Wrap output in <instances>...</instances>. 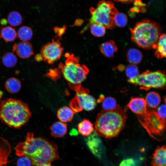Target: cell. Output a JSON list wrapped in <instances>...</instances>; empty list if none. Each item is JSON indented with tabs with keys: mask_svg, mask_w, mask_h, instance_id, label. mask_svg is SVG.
<instances>
[{
	"mask_svg": "<svg viewBox=\"0 0 166 166\" xmlns=\"http://www.w3.org/2000/svg\"><path fill=\"white\" fill-rule=\"evenodd\" d=\"M115 2H120L124 3L134 2L135 6H138L140 8H142L145 10V5L143 4L141 0H113Z\"/></svg>",
	"mask_w": 166,
	"mask_h": 166,
	"instance_id": "cell-34",
	"label": "cell"
},
{
	"mask_svg": "<svg viewBox=\"0 0 166 166\" xmlns=\"http://www.w3.org/2000/svg\"><path fill=\"white\" fill-rule=\"evenodd\" d=\"M17 36L21 40L24 42H28L33 37V31L29 27L23 26L18 29Z\"/></svg>",
	"mask_w": 166,
	"mask_h": 166,
	"instance_id": "cell-25",
	"label": "cell"
},
{
	"mask_svg": "<svg viewBox=\"0 0 166 166\" xmlns=\"http://www.w3.org/2000/svg\"><path fill=\"white\" fill-rule=\"evenodd\" d=\"M125 74L128 79L135 78L139 74L138 68L136 65L130 64L126 67L125 70Z\"/></svg>",
	"mask_w": 166,
	"mask_h": 166,
	"instance_id": "cell-30",
	"label": "cell"
},
{
	"mask_svg": "<svg viewBox=\"0 0 166 166\" xmlns=\"http://www.w3.org/2000/svg\"><path fill=\"white\" fill-rule=\"evenodd\" d=\"M152 166H166V146H158L152 158Z\"/></svg>",
	"mask_w": 166,
	"mask_h": 166,
	"instance_id": "cell-14",
	"label": "cell"
},
{
	"mask_svg": "<svg viewBox=\"0 0 166 166\" xmlns=\"http://www.w3.org/2000/svg\"><path fill=\"white\" fill-rule=\"evenodd\" d=\"M119 166H137L135 160L132 158L124 159L120 164Z\"/></svg>",
	"mask_w": 166,
	"mask_h": 166,
	"instance_id": "cell-35",
	"label": "cell"
},
{
	"mask_svg": "<svg viewBox=\"0 0 166 166\" xmlns=\"http://www.w3.org/2000/svg\"><path fill=\"white\" fill-rule=\"evenodd\" d=\"M90 12L91 17L89 22L91 25L98 24L111 30L115 28L114 18L119 12L112 2L101 0L96 8H91Z\"/></svg>",
	"mask_w": 166,
	"mask_h": 166,
	"instance_id": "cell-7",
	"label": "cell"
},
{
	"mask_svg": "<svg viewBox=\"0 0 166 166\" xmlns=\"http://www.w3.org/2000/svg\"><path fill=\"white\" fill-rule=\"evenodd\" d=\"M127 118L125 110L119 105L112 110H102L96 118L94 131L105 138L116 137L124 128Z\"/></svg>",
	"mask_w": 166,
	"mask_h": 166,
	"instance_id": "cell-2",
	"label": "cell"
},
{
	"mask_svg": "<svg viewBox=\"0 0 166 166\" xmlns=\"http://www.w3.org/2000/svg\"><path fill=\"white\" fill-rule=\"evenodd\" d=\"M126 56L128 61L130 64L135 65L140 63L142 59L141 53L135 48L129 49L127 51Z\"/></svg>",
	"mask_w": 166,
	"mask_h": 166,
	"instance_id": "cell-24",
	"label": "cell"
},
{
	"mask_svg": "<svg viewBox=\"0 0 166 166\" xmlns=\"http://www.w3.org/2000/svg\"><path fill=\"white\" fill-rule=\"evenodd\" d=\"M5 88L10 93H14L18 92L21 88V83L18 79L12 77L8 79L5 83Z\"/></svg>",
	"mask_w": 166,
	"mask_h": 166,
	"instance_id": "cell-23",
	"label": "cell"
},
{
	"mask_svg": "<svg viewBox=\"0 0 166 166\" xmlns=\"http://www.w3.org/2000/svg\"><path fill=\"white\" fill-rule=\"evenodd\" d=\"M131 39L138 46L145 49H155L161 34L160 26L156 22L144 19L130 29Z\"/></svg>",
	"mask_w": 166,
	"mask_h": 166,
	"instance_id": "cell-4",
	"label": "cell"
},
{
	"mask_svg": "<svg viewBox=\"0 0 166 166\" xmlns=\"http://www.w3.org/2000/svg\"><path fill=\"white\" fill-rule=\"evenodd\" d=\"M50 129L52 136L60 138L63 137L66 133L67 127L65 123L59 121L53 123L50 126Z\"/></svg>",
	"mask_w": 166,
	"mask_h": 166,
	"instance_id": "cell-17",
	"label": "cell"
},
{
	"mask_svg": "<svg viewBox=\"0 0 166 166\" xmlns=\"http://www.w3.org/2000/svg\"><path fill=\"white\" fill-rule=\"evenodd\" d=\"M63 51L59 40L53 39L51 42L42 46L40 53L45 62L52 64L60 58Z\"/></svg>",
	"mask_w": 166,
	"mask_h": 166,
	"instance_id": "cell-10",
	"label": "cell"
},
{
	"mask_svg": "<svg viewBox=\"0 0 166 166\" xmlns=\"http://www.w3.org/2000/svg\"><path fill=\"white\" fill-rule=\"evenodd\" d=\"M78 132L83 136H88L94 131L93 125L88 120L84 119L77 125Z\"/></svg>",
	"mask_w": 166,
	"mask_h": 166,
	"instance_id": "cell-22",
	"label": "cell"
},
{
	"mask_svg": "<svg viewBox=\"0 0 166 166\" xmlns=\"http://www.w3.org/2000/svg\"><path fill=\"white\" fill-rule=\"evenodd\" d=\"M38 166H53L51 165L50 164H44L42 165H39Z\"/></svg>",
	"mask_w": 166,
	"mask_h": 166,
	"instance_id": "cell-37",
	"label": "cell"
},
{
	"mask_svg": "<svg viewBox=\"0 0 166 166\" xmlns=\"http://www.w3.org/2000/svg\"><path fill=\"white\" fill-rule=\"evenodd\" d=\"M127 106L137 115L144 113L148 109L145 100L141 97H132Z\"/></svg>",
	"mask_w": 166,
	"mask_h": 166,
	"instance_id": "cell-13",
	"label": "cell"
},
{
	"mask_svg": "<svg viewBox=\"0 0 166 166\" xmlns=\"http://www.w3.org/2000/svg\"><path fill=\"white\" fill-rule=\"evenodd\" d=\"M17 61L16 56L11 52H7L5 53L2 58L3 64L8 68H12L14 66L16 65Z\"/></svg>",
	"mask_w": 166,
	"mask_h": 166,
	"instance_id": "cell-26",
	"label": "cell"
},
{
	"mask_svg": "<svg viewBox=\"0 0 166 166\" xmlns=\"http://www.w3.org/2000/svg\"><path fill=\"white\" fill-rule=\"evenodd\" d=\"M161 100L160 97L158 93L152 91L147 94L145 101L147 107L156 109L160 103Z\"/></svg>",
	"mask_w": 166,
	"mask_h": 166,
	"instance_id": "cell-21",
	"label": "cell"
},
{
	"mask_svg": "<svg viewBox=\"0 0 166 166\" xmlns=\"http://www.w3.org/2000/svg\"><path fill=\"white\" fill-rule=\"evenodd\" d=\"M95 131L85 139L86 144L92 153L97 157L101 159L104 152L102 141Z\"/></svg>",
	"mask_w": 166,
	"mask_h": 166,
	"instance_id": "cell-11",
	"label": "cell"
},
{
	"mask_svg": "<svg viewBox=\"0 0 166 166\" xmlns=\"http://www.w3.org/2000/svg\"><path fill=\"white\" fill-rule=\"evenodd\" d=\"M89 93V89L82 86L76 91L75 95L69 103L70 106L74 113L83 110L90 111L95 109L96 101L95 99Z\"/></svg>",
	"mask_w": 166,
	"mask_h": 166,
	"instance_id": "cell-9",
	"label": "cell"
},
{
	"mask_svg": "<svg viewBox=\"0 0 166 166\" xmlns=\"http://www.w3.org/2000/svg\"><path fill=\"white\" fill-rule=\"evenodd\" d=\"M155 55L158 58H166V34H163L159 37Z\"/></svg>",
	"mask_w": 166,
	"mask_h": 166,
	"instance_id": "cell-19",
	"label": "cell"
},
{
	"mask_svg": "<svg viewBox=\"0 0 166 166\" xmlns=\"http://www.w3.org/2000/svg\"><path fill=\"white\" fill-rule=\"evenodd\" d=\"M100 49L101 53L108 58L113 57L118 50L116 44L113 40H110L102 43L100 46Z\"/></svg>",
	"mask_w": 166,
	"mask_h": 166,
	"instance_id": "cell-16",
	"label": "cell"
},
{
	"mask_svg": "<svg viewBox=\"0 0 166 166\" xmlns=\"http://www.w3.org/2000/svg\"><path fill=\"white\" fill-rule=\"evenodd\" d=\"M101 102L102 108L105 110L113 109L118 105L115 99L111 97H105Z\"/></svg>",
	"mask_w": 166,
	"mask_h": 166,
	"instance_id": "cell-29",
	"label": "cell"
},
{
	"mask_svg": "<svg viewBox=\"0 0 166 166\" xmlns=\"http://www.w3.org/2000/svg\"><path fill=\"white\" fill-rule=\"evenodd\" d=\"M114 22L115 26L122 27L125 26L128 23L127 16L122 13L118 12L114 18Z\"/></svg>",
	"mask_w": 166,
	"mask_h": 166,
	"instance_id": "cell-31",
	"label": "cell"
},
{
	"mask_svg": "<svg viewBox=\"0 0 166 166\" xmlns=\"http://www.w3.org/2000/svg\"><path fill=\"white\" fill-rule=\"evenodd\" d=\"M2 95H3L2 92V91H0V101H1V99L2 98Z\"/></svg>",
	"mask_w": 166,
	"mask_h": 166,
	"instance_id": "cell-38",
	"label": "cell"
},
{
	"mask_svg": "<svg viewBox=\"0 0 166 166\" xmlns=\"http://www.w3.org/2000/svg\"><path fill=\"white\" fill-rule=\"evenodd\" d=\"M12 50L18 57L23 59L29 58L34 53L32 45L28 42L22 41L15 43Z\"/></svg>",
	"mask_w": 166,
	"mask_h": 166,
	"instance_id": "cell-12",
	"label": "cell"
},
{
	"mask_svg": "<svg viewBox=\"0 0 166 166\" xmlns=\"http://www.w3.org/2000/svg\"><path fill=\"white\" fill-rule=\"evenodd\" d=\"M128 81L146 91L152 88L166 89V73L162 71H146L133 79H128Z\"/></svg>",
	"mask_w": 166,
	"mask_h": 166,
	"instance_id": "cell-8",
	"label": "cell"
},
{
	"mask_svg": "<svg viewBox=\"0 0 166 166\" xmlns=\"http://www.w3.org/2000/svg\"><path fill=\"white\" fill-rule=\"evenodd\" d=\"M74 113L71 108L64 106L58 110L57 116L60 121L65 123L69 122L72 120Z\"/></svg>",
	"mask_w": 166,
	"mask_h": 166,
	"instance_id": "cell-20",
	"label": "cell"
},
{
	"mask_svg": "<svg viewBox=\"0 0 166 166\" xmlns=\"http://www.w3.org/2000/svg\"><path fill=\"white\" fill-rule=\"evenodd\" d=\"M11 147L8 141L0 137V166H7Z\"/></svg>",
	"mask_w": 166,
	"mask_h": 166,
	"instance_id": "cell-15",
	"label": "cell"
},
{
	"mask_svg": "<svg viewBox=\"0 0 166 166\" xmlns=\"http://www.w3.org/2000/svg\"><path fill=\"white\" fill-rule=\"evenodd\" d=\"M17 164V166H31L32 163L29 157L22 156L18 158Z\"/></svg>",
	"mask_w": 166,
	"mask_h": 166,
	"instance_id": "cell-33",
	"label": "cell"
},
{
	"mask_svg": "<svg viewBox=\"0 0 166 166\" xmlns=\"http://www.w3.org/2000/svg\"><path fill=\"white\" fill-rule=\"evenodd\" d=\"M7 20L10 26L16 27L22 23V19L21 15L19 12L16 11H12L9 14Z\"/></svg>",
	"mask_w": 166,
	"mask_h": 166,
	"instance_id": "cell-27",
	"label": "cell"
},
{
	"mask_svg": "<svg viewBox=\"0 0 166 166\" xmlns=\"http://www.w3.org/2000/svg\"><path fill=\"white\" fill-rule=\"evenodd\" d=\"M138 120L150 136L158 141L166 138V119L160 117L154 109L137 115Z\"/></svg>",
	"mask_w": 166,
	"mask_h": 166,
	"instance_id": "cell-6",
	"label": "cell"
},
{
	"mask_svg": "<svg viewBox=\"0 0 166 166\" xmlns=\"http://www.w3.org/2000/svg\"><path fill=\"white\" fill-rule=\"evenodd\" d=\"M61 73V69L58 67L50 69L45 76L56 81L60 77Z\"/></svg>",
	"mask_w": 166,
	"mask_h": 166,
	"instance_id": "cell-32",
	"label": "cell"
},
{
	"mask_svg": "<svg viewBox=\"0 0 166 166\" xmlns=\"http://www.w3.org/2000/svg\"><path fill=\"white\" fill-rule=\"evenodd\" d=\"M17 32L13 28L10 26L2 27L0 31V38L6 43L14 41L17 38Z\"/></svg>",
	"mask_w": 166,
	"mask_h": 166,
	"instance_id": "cell-18",
	"label": "cell"
},
{
	"mask_svg": "<svg viewBox=\"0 0 166 166\" xmlns=\"http://www.w3.org/2000/svg\"><path fill=\"white\" fill-rule=\"evenodd\" d=\"M58 67L70 88L76 91L80 89L89 72L86 65L80 64L78 58L73 54L69 55L65 63H60Z\"/></svg>",
	"mask_w": 166,
	"mask_h": 166,
	"instance_id": "cell-5",
	"label": "cell"
},
{
	"mask_svg": "<svg viewBox=\"0 0 166 166\" xmlns=\"http://www.w3.org/2000/svg\"><path fill=\"white\" fill-rule=\"evenodd\" d=\"M28 105L12 98H7L0 103V120L10 127L19 128L26 124L31 117Z\"/></svg>",
	"mask_w": 166,
	"mask_h": 166,
	"instance_id": "cell-3",
	"label": "cell"
},
{
	"mask_svg": "<svg viewBox=\"0 0 166 166\" xmlns=\"http://www.w3.org/2000/svg\"><path fill=\"white\" fill-rule=\"evenodd\" d=\"M156 112L160 117L166 119V104H163L160 106Z\"/></svg>",
	"mask_w": 166,
	"mask_h": 166,
	"instance_id": "cell-36",
	"label": "cell"
},
{
	"mask_svg": "<svg viewBox=\"0 0 166 166\" xmlns=\"http://www.w3.org/2000/svg\"><path fill=\"white\" fill-rule=\"evenodd\" d=\"M15 150L18 156L29 157L34 166L50 164L59 159L56 144L43 137H34L32 132L27 133L25 141L18 144Z\"/></svg>",
	"mask_w": 166,
	"mask_h": 166,
	"instance_id": "cell-1",
	"label": "cell"
},
{
	"mask_svg": "<svg viewBox=\"0 0 166 166\" xmlns=\"http://www.w3.org/2000/svg\"><path fill=\"white\" fill-rule=\"evenodd\" d=\"M106 28L102 25L97 23L91 25L90 31L91 34L96 37H101L105 33Z\"/></svg>",
	"mask_w": 166,
	"mask_h": 166,
	"instance_id": "cell-28",
	"label": "cell"
},
{
	"mask_svg": "<svg viewBox=\"0 0 166 166\" xmlns=\"http://www.w3.org/2000/svg\"><path fill=\"white\" fill-rule=\"evenodd\" d=\"M164 101H165V104H166V96L165 97H164Z\"/></svg>",
	"mask_w": 166,
	"mask_h": 166,
	"instance_id": "cell-39",
	"label": "cell"
}]
</instances>
